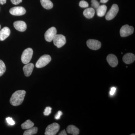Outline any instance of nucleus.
<instances>
[{
  "label": "nucleus",
  "mask_w": 135,
  "mask_h": 135,
  "mask_svg": "<svg viewBox=\"0 0 135 135\" xmlns=\"http://www.w3.org/2000/svg\"><path fill=\"white\" fill-rule=\"evenodd\" d=\"M26 91L24 90H18L12 94L10 99V103L12 105L17 106L23 103L25 96Z\"/></svg>",
  "instance_id": "nucleus-1"
},
{
  "label": "nucleus",
  "mask_w": 135,
  "mask_h": 135,
  "mask_svg": "<svg viewBox=\"0 0 135 135\" xmlns=\"http://www.w3.org/2000/svg\"><path fill=\"white\" fill-rule=\"evenodd\" d=\"M33 54V50L31 48H29L24 51L21 56V60L25 64H28L31 60Z\"/></svg>",
  "instance_id": "nucleus-2"
},
{
  "label": "nucleus",
  "mask_w": 135,
  "mask_h": 135,
  "mask_svg": "<svg viewBox=\"0 0 135 135\" xmlns=\"http://www.w3.org/2000/svg\"><path fill=\"white\" fill-rule=\"evenodd\" d=\"M51 59V57L49 55H44L41 56L37 61L36 64V67L37 68L44 67L50 62Z\"/></svg>",
  "instance_id": "nucleus-3"
},
{
  "label": "nucleus",
  "mask_w": 135,
  "mask_h": 135,
  "mask_svg": "<svg viewBox=\"0 0 135 135\" xmlns=\"http://www.w3.org/2000/svg\"><path fill=\"white\" fill-rule=\"evenodd\" d=\"M60 126L58 123H53L47 126L45 131V135H55L58 133Z\"/></svg>",
  "instance_id": "nucleus-4"
},
{
  "label": "nucleus",
  "mask_w": 135,
  "mask_h": 135,
  "mask_svg": "<svg viewBox=\"0 0 135 135\" xmlns=\"http://www.w3.org/2000/svg\"><path fill=\"white\" fill-rule=\"evenodd\" d=\"M54 45L58 48L64 46L66 42L65 36L62 35L56 34L53 40Z\"/></svg>",
  "instance_id": "nucleus-5"
},
{
  "label": "nucleus",
  "mask_w": 135,
  "mask_h": 135,
  "mask_svg": "<svg viewBox=\"0 0 135 135\" xmlns=\"http://www.w3.org/2000/svg\"><path fill=\"white\" fill-rule=\"evenodd\" d=\"M134 28L133 27L126 25L122 27L120 31V36L126 37L132 34L134 32Z\"/></svg>",
  "instance_id": "nucleus-6"
},
{
  "label": "nucleus",
  "mask_w": 135,
  "mask_h": 135,
  "mask_svg": "<svg viewBox=\"0 0 135 135\" xmlns=\"http://www.w3.org/2000/svg\"><path fill=\"white\" fill-rule=\"evenodd\" d=\"M119 11V7L117 4H114L112 6L110 9L107 12L105 16V18L107 20H110L113 19Z\"/></svg>",
  "instance_id": "nucleus-7"
},
{
  "label": "nucleus",
  "mask_w": 135,
  "mask_h": 135,
  "mask_svg": "<svg viewBox=\"0 0 135 135\" xmlns=\"http://www.w3.org/2000/svg\"><path fill=\"white\" fill-rule=\"evenodd\" d=\"M57 33V30L55 27H52L49 28L45 33V39L46 41L51 42L53 41Z\"/></svg>",
  "instance_id": "nucleus-8"
},
{
  "label": "nucleus",
  "mask_w": 135,
  "mask_h": 135,
  "mask_svg": "<svg viewBox=\"0 0 135 135\" xmlns=\"http://www.w3.org/2000/svg\"><path fill=\"white\" fill-rule=\"evenodd\" d=\"M87 45L90 49L97 50L101 47V44L100 41L97 40L90 39L87 41Z\"/></svg>",
  "instance_id": "nucleus-9"
},
{
  "label": "nucleus",
  "mask_w": 135,
  "mask_h": 135,
  "mask_svg": "<svg viewBox=\"0 0 135 135\" xmlns=\"http://www.w3.org/2000/svg\"><path fill=\"white\" fill-rule=\"evenodd\" d=\"M9 12L13 16H20L25 14L26 11L23 7H16L10 9Z\"/></svg>",
  "instance_id": "nucleus-10"
},
{
  "label": "nucleus",
  "mask_w": 135,
  "mask_h": 135,
  "mask_svg": "<svg viewBox=\"0 0 135 135\" xmlns=\"http://www.w3.org/2000/svg\"><path fill=\"white\" fill-rule=\"evenodd\" d=\"M15 29L20 32H24L26 30L27 25L25 22L22 21H17L14 22Z\"/></svg>",
  "instance_id": "nucleus-11"
},
{
  "label": "nucleus",
  "mask_w": 135,
  "mask_h": 135,
  "mask_svg": "<svg viewBox=\"0 0 135 135\" xmlns=\"http://www.w3.org/2000/svg\"><path fill=\"white\" fill-rule=\"evenodd\" d=\"M107 60L110 66L112 67H116L118 65V61L116 56L113 54H110L107 56Z\"/></svg>",
  "instance_id": "nucleus-12"
},
{
  "label": "nucleus",
  "mask_w": 135,
  "mask_h": 135,
  "mask_svg": "<svg viewBox=\"0 0 135 135\" xmlns=\"http://www.w3.org/2000/svg\"><path fill=\"white\" fill-rule=\"evenodd\" d=\"M25 65L23 68L24 73L26 77H29L31 75L34 66L32 63H28Z\"/></svg>",
  "instance_id": "nucleus-13"
},
{
  "label": "nucleus",
  "mask_w": 135,
  "mask_h": 135,
  "mask_svg": "<svg viewBox=\"0 0 135 135\" xmlns=\"http://www.w3.org/2000/svg\"><path fill=\"white\" fill-rule=\"evenodd\" d=\"M10 30L7 27L3 28L0 31V41H3L7 38L10 34Z\"/></svg>",
  "instance_id": "nucleus-14"
},
{
  "label": "nucleus",
  "mask_w": 135,
  "mask_h": 135,
  "mask_svg": "<svg viewBox=\"0 0 135 135\" xmlns=\"http://www.w3.org/2000/svg\"><path fill=\"white\" fill-rule=\"evenodd\" d=\"M135 56L133 53H127L123 57V62L128 64L133 63L135 61Z\"/></svg>",
  "instance_id": "nucleus-15"
},
{
  "label": "nucleus",
  "mask_w": 135,
  "mask_h": 135,
  "mask_svg": "<svg viewBox=\"0 0 135 135\" xmlns=\"http://www.w3.org/2000/svg\"><path fill=\"white\" fill-rule=\"evenodd\" d=\"M66 130L68 133L73 135H78L79 134V129L73 125H70L68 126Z\"/></svg>",
  "instance_id": "nucleus-16"
},
{
  "label": "nucleus",
  "mask_w": 135,
  "mask_h": 135,
  "mask_svg": "<svg viewBox=\"0 0 135 135\" xmlns=\"http://www.w3.org/2000/svg\"><path fill=\"white\" fill-rule=\"evenodd\" d=\"M95 14V10L92 8H88L84 11L83 15L87 18H92Z\"/></svg>",
  "instance_id": "nucleus-17"
},
{
  "label": "nucleus",
  "mask_w": 135,
  "mask_h": 135,
  "mask_svg": "<svg viewBox=\"0 0 135 135\" xmlns=\"http://www.w3.org/2000/svg\"><path fill=\"white\" fill-rule=\"evenodd\" d=\"M107 7L105 5H99L97 9V15L99 17L104 16L106 13Z\"/></svg>",
  "instance_id": "nucleus-18"
},
{
  "label": "nucleus",
  "mask_w": 135,
  "mask_h": 135,
  "mask_svg": "<svg viewBox=\"0 0 135 135\" xmlns=\"http://www.w3.org/2000/svg\"><path fill=\"white\" fill-rule=\"evenodd\" d=\"M40 2L42 7L46 9H51L53 7V3L50 0H40Z\"/></svg>",
  "instance_id": "nucleus-19"
},
{
  "label": "nucleus",
  "mask_w": 135,
  "mask_h": 135,
  "mask_svg": "<svg viewBox=\"0 0 135 135\" xmlns=\"http://www.w3.org/2000/svg\"><path fill=\"white\" fill-rule=\"evenodd\" d=\"M34 124L30 120H27L21 125L22 129H27L33 127Z\"/></svg>",
  "instance_id": "nucleus-20"
},
{
  "label": "nucleus",
  "mask_w": 135,
  "mask_h": 135,
  "mask_svg": "<svg viewBox=\"0 0 135 135\" xmlns=\"http://www.w3.org/2000/svg\"><path fill=\"white\" fill-rule=\"evenodd\" d=\"M38 128L36 127H33L27 129L24 133L23 135H33L35 134L38 132Z\"/></svg>",
  "instance_id": "nucleus-21"
},
{
  "label": "nucleus",
  "mask_w": 135,
  "mask_h": 135,
  "mask_svg": "<svg viewBox=\"0 0 135 135\" xmlns=\"http://www.w3.org/2000/svg\"><path fill=\"white\" fill-rule=\"evenodd\" d=\"M6 66L2 60H0V77L2 76L6 71Z\"/></svg>",
  "instance_id": "nucleus-22"
},
{
  "label": "nucleus",
  "mask_w": 135,
  "mask_h": 135,
  "mask_svg": "<svg viewBox=\"0 0 135 135\" xmlns=\"http://www.w3.org/2000/svg\"><path fill=\"white\" fill-rule=\"evenodd\" d=\"M91 3H92L91 5L94 9H97L100 5L99 3L97 0H92Z\"/></svg>",
  "instance_id": "nucleus-23"
},
{
  "label": "nucleus",
  "mask_w": 135,
  "mask_h": 135,
  "mask_svg": "<svg viewBox=\"0 0 135 135\" xmlns=\"http://www.w3.org/2000/svg\"><path fill=\"white\" fill-rule=\"evenodd\" d=\"M51 110H52V109L50 107H46L44 112V114L45 116H49L51 113Z\"/></svg>",
  "instance_id": "nucleus-24"
},
{
  "label": "nucleus",
  "mask_w": 135,
  "mask_h": 135,
  "mask_svg": "<svg viewBox=\"0 0 135 135\" xmlns=\"http://www.w3.org/2000/svg\"><path fill=\"white\" fill-rule=\"evenodd\" d=\"M79 6L81 8H87L88 7L89 4L86 1H81L79 3Z\"/></svg>",
  "instance_id": "nucleus-25"
},
{
  "label": "nucleus",
  "mask_w": 135,
  "mask_h": 135,
  "mask_svg": "<svg viewBox=\"0 0 135 135\" xmlns=\"http://www.w3.org/2000/svg\"><path fill=\"white\" fill-rule=\"evenodd\" d=\"M6 120H7V122L8 124H9L11 126H13L15 125V121L12 119V118H10V117H8V118H6Z\"/></svg>",
  "instance_id": "nucleus-26"
},
{
  "label": "nucleus",
  "mask_w": 135,
  "mask_h": 135,
  "mask_svg": "<svg viewBox=\"0 0 135 135\" xmlns=\"http://www.w3.org/2000/svg\"><path fill=\"white\" fill-rule=\"evenodd\" d=\"M62 113L61 111H58L57 113L55 116V118L57 120L59 119H60L61 116H62Z\"/></svg>",
  "instance_id": "nucleus-27"
},
{
  "label": "nucleus",
  "mask_w": 135,
  "mask_h": 135,
  "mask_svg": "<svg viewBox=\"0 0 135 135\" xmlns=\"http://www.w3.org/2000/svg\"><path fill=\"white\" fill-rule=\"evenodd\" d=\"M12 4L14 5H18L22 2V0H11Z\"/></svg>",
  "instance_id": "nucleus-28"
},
{
  "label": "nucleus",
  "mask_w": 135,
  "mask_h": 135,
  "mask_svg": "<svg viewBox=\"0 0 135 135\" xmlns=\"http://www.w3.org/2000/svg\"><path fill=\"white\" fill-rule=\"evenodd\" d=\"M116 89L115 87H112L110 91V94L111 95H113L116 91Z\"/></svg>",
  "instance_id": "nucleus-29"
},
{
  "label": "nucleus",
  "mask_w": 135,
  "mask_h": 135,
  "mask_svg": "<svg viewBox=\"0 0 135 135\" xmlns=\"http://www.w3.org/2000/svg\"><path fill=\"white\" fill-rule=\"evenodd\" d=\"M59 135H67V134H66V132L65 130V129L62 131L60 133H59Z\"/></svg>",
  "instance_id": "nucleus-30"
},
{
  "label": "nucleus",
  "mask_w": 135,
  "mask_h": 135,
  "mask_svg": "<svg viewBox=\"0 0 135 135\" xmlns=\"http://www.w3.org/2000/svg\"><path fill=\"white\" fill-rule=\"evenodd\" d=\"M7 0H0V4L3 5L6 3Z\"/></svg>",
  "instance_id": "nucleus-31"
},
{
  "label": "nucleus",
  "mask_w": 135,
  "mask_h": 135,
  "mask_svg": "<svg viewBox=\"0 0 135 135\" xmlns=\"http://www.w3.org/2000/svg\"><path fill=\"white\" fill-rule=\"evenodd\" d=\"M108 1H109V0H100V2H101V3H105L107 2Z\"/></svg>",
  "instance_id": "nucleus-32"
},
{
  "label": "nucleus",
  "mask_w": 135,
  "mask_h": 135,
  "mask_svg": "<svg viewBox=\"0 0 135 135\" xmlns=\"http://www.w3.org/2000/svg\"><path fill=\"white\" fill-rule=\"evenodd\" d=\"M1 25H0V29H1Z\"/></svg>",
  "instance_id": "nucleus-33"
},
{
  "label": "nucleus",
  "mask_w": 135,
  "mask_h": 135,
  "mask_svg": "<svg viewBox=\"0 0 135 135\" xmlns=\"http://www.w3.org/2000/svg\"><path fill=\"white\" fill-rule=\"evenodd\" d=\"M131 135H135V134H131Z\"/></svg>",
  "instance_id": "nucleus-34"
}]
</instances>
